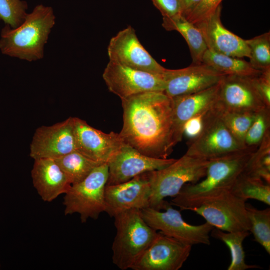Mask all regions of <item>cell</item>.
Wrapping results in <instances>:
<instances>
[{
	"instance_id": "ac0fdd59",
	"label": "cell",
	"mask_w": 270,
	"mask_h": 270,
	"mask_svg": "<svg viewBox=\"0 0 270 270\" xmlns=\"http://www.w3.org/2000/svg\"><path fill=\"white\" fill-rule=\"evenodd\" d=\"M176 160L148 156L124 143L119 152L108 164V175L106 185L122 183L142 174L163 168Z\"/></svg>"
},
{
	"instance_id": "d4e9b609",
	"label": "cell",
	"mask_w": 270,
	"mask_h": 270,
	"mask_svg": "<svg viewBox=\"0 0 270 270\" xmlns=\"http://www.w3.org/2000/svg\"><path fill=\"white\" fill-rule=\"evenodd\" d=\"M230 191L246 201L253 199L270 205V184L244 171L237 178Z\"/></svg>"
},
{
	"instance_id": "83f0119b",
	"label": "cell",
	"mask_w": 270,
	"mask_h": 270,
	"mask_svg": "<svg viewBox=\"0 0 270 270\" xmlns=\"http://www.w3.org/2000/svg\"><path fill=\"white\" fill-rule=\"evenodd\" d=\"M244 172L270 184V134H267L248 160Z\"/></svg>"
},
{
	"instance_id": "3957f363",
	"label": "cell",
	"mask_w": 270,
	"mask_h": 270,
	"mask_svg": "<svg viewBox=\"0 0 270 270\" xmlns=\"http://www.w3.org/2000/svg\"><path fill=\"white\" fill-rule=\"evenodd\" d=\"M55 20L52 7L42 4L36 6L20 26L12 28L6 25L3 28L0 50L4 54L28 62L42 58L44 46Z\"/></svg>"
},
{
	"instance_id": "d6a6232c",
	"label": "cell",
	"mask_w": 270,
	"mask_h": 270,
	"mask_svg": "<svg viewBox=\"0 0 270 270\" xmlns=\"http://www.w3.org/2000/svg\"><path fill=\"white\" fill-rule=\"evenodd\" d=\"M222 0H202L192 12L186 18L195 24L214 12Z\"/></svg>"
},
{
	"instance_id": "4dcf8cb0",
	"label": "cell",
	"mask_w": 270,
	"mask_h": 270,
	"mask_svg": "<svg viewBox=\"0 0 270 270\" xmlns=\"http://www.w3.org/2000/svg\"><path fill=\"white\" fill-rule=\"evenodd\" d=\"M270 108L258 112L244 140L246 148H258L267 134L270 132Z\"/></svg>"
},
{
	"instance_id": "9c48e42d",
	"label": "cell",
	"mask_w": 270,
	"mask_h": 270,
	"mask_svg": "<svg viewBox=\"0 0 270 270\" xmlns=\"http://www.w3.org/2000/svg\"><path fill=\"white\" fill-rule=\"evenodd\" d=\"M246 202L228 190L188 210L204 218L214 228L227 232L249 231Z\"/></svg>"
},
{
	"instance_id": "e0dca14e",
	"label": "cell",
	"mask_w": 270,
	"mask_h": 270,
	"mask_svg": "<svg viewBox=\"0 0 270 270\" xmlns=\"http://www.w3.org/2000/svg\"><path fill=\"white\" fill-rule=\"evenodd\" d=\"M226 74L202 63L180 69L166 68L164 93L170 98L190 94L218 84Z\"/></svg>"
},
{
	"instance_id": "836d02e7",
	"label": "cell",
	"mask_w": 270,
	"mask_h": 270,
	"mask_svg": "<svg viewBox=\"0 0 270 270\" xmlns=\"http://www.w3.org/2000/svg\"><path fill=\"white\" fill-rule=\"evenodd\" d=\"M208 110L192 116L184 124L183 136H184L188 139V142L196 138L201 132L204 126L205 114Z\"/></svg>"
},
{
	"instance_id": "30bf717a",
	"label": "cell",
	"mask_w": 270,
	"mask_h": 270,
	"mask_svg": "<svg viewBox=\"0 0 270 270\" xmlns=\"http://www.w3.org/2000/svg\"><path fill=\"white\" fill-rule=\"evenodd\" d=\"M110 92L123 100L148 92H164L166 83L162 74L132 68L110 60L102 74Z\"/></svg>"
},
{
	"instance_id": "8fae6325",
	"label": "cell",
	"mask_w": 270,
	"mask_h": 270,
	"mask_svg": "<svg viewBox=\"0 0 270 270\" xmlns=\"http://www.w3.org/2000/svg\"><path fill=\"white\" fill-rule=\"evenodd\" d=\"M107 50L110 60L125 66L157 74H162L166 70L141 44L131 26L112 37Z\"/></svg>"
},
{
	"instance_id": "d590c367",
	"label": "cell",
	"mask_w": 270,
	"mask_h": 270,
	"mask_svg": "<svg viewBox=\"0 0 270 270\" xmlns=\"http://www.w3.org/2000/svg\"><path fill=\"white\" fill-rule=\"evenodd\" d=\"M152 1L163 17H170L181 14V6L179 0H152Z\"/></svg>"
},
{
	"instance_id": "603a6c76",
	"label": "cell",
	"mask_w": 270,
	"mask_h": 270,
	"mask_svg": "<svg viewBox=\"0 0 270 270\" xmlns=\"http://www.w3.org/2000/svg\"><path fill=\"white\" fill-rule=\"evenodd\" d=\"M202 63L226 74L254 77L260 74L262 70L254 68L242 58L233 57L207 49L204 54Z\"/></svg>"
},
{
	"instance_id": "6da1fadb",
	"label": "cell",
	"mask_w": 270,
	"mask_h": 270,
	"mask_svg": "<svg viewBox=\"0 0 270 270\" xmlns=\"http://www.w3.org/2000/svg\"><path fill=\"white\" fill-rule=\"evenodd\" d=\"M124 143L148 156L168 158L178 143L172 98L164 92H148L122 100Z\"/></svg>"
},
{
	"instance_id": "2e32d148",
	"label": "cell",
	"mask_w": 270,
	"mask_h": 270,
	"mask_svg": "<svg viewBox=\"0 0 270 270\" xmlns=\"http://www.w3.org/2000/svg\"><path fill=\"white\" fill-rule=\"evenodd\" d=\"M76 150L73 118L36 128L30 145L34 160L55 159Z\"/></svg>"
},
{
	"instance_id": "7402d4cb",
	"label": "cell",
	"mask_w": 270,
	"mask_h": 270,
	"mask_svg": "<svg viewBox=\"0 0 270 270\" xmlns=\"http://www.w3.org/2000/svg\"><path fill=\"white\" fill-rule=\"evenodd\" d=\"M162 27L166 30L178 32L186 40L190 52L192 64L202 63L208 49L204 37L198 28L181 14L163 17Z\"/></svg>"
},
{
	"instance_id": "44dd1931",
	"label": "cell",
	"mask_w": 270,
	"mask_h": 270,
	"mask_svg": "<svg viewBox=\"0 0 270 270\" xmlns=\"http://www.w3.org/2000/svg\"><path fill=\"white\" fill-rule=\"evenodd\" d=\"M220 82L208 88L194 93L172 98L176 137L178 142L182 136L184 122L192 116L210 110L218 101Z\"/></svg>"
},
{
	"instance_id": "4316f807",
	"label": "cell",
	"mask_w": 270,
	"mask_h": 270,
	"mask_svg": "<svg viewBox=\"0 0 270 270\" xmlns=\"http://www.w3.org/2000/svg\"><path fill=\"white\" fill-rule=\"evenodd\" d=\"M246 210L250 224L249 232L254 240L260 244L266 252L270 254V208L258 210L250 204H246Z\"/></svg>"
},
{
	"instance_id": "7a4b0ae2",
	"label": "cell",
	"mask_w": 270,
	"mask_h": 270,
	"mask_svg": "<svg viewBox=\"0 0 270 270\" xmlns=\"http://www.w3.org/2000/svg\"><path fill=\"white\" fill-rule=\"evenodd\" d=\"M257 148H246L209 160L204 179L195 184H186L171 200V205L181 210H188L230 190Z\"/></svg>"
},
{
	"instance_id": "52a82bcc",
	"label": "cell",
	"mask_w": 270,
	"mask_h": 270,
	"mask_svg": "<svg viewBox=\"0 0 270 270\" xmlns=\"http://www.w3.org/2000/svg\"><path fill=\"white\" fill-rule=\"evenodd\" d=\"M216 104L205 114L200 134L188 142L186 155L209 160L246 148L226 127Z\"/></svg>"
},
{
	"instance_id": "1f68e13d",
	"label": "cell",
	"mask_w": 270,
	"mask_h": 270,
	"mask_svg": "<svg viewBox=\"0 0 270 270\" xmlns=\"http://www.w3.org/2000/svg\"><path fill=\"white\" fill-rule=\"evenodd\" d=\"M28 8V4L24 0H0V20L16 28L24 20Z\"/></svg>"
},
{
	"instance_id": "d6986e66",
	"label": "cell",
	"mask_w": 270,
	"mask_h": 270,
	"mask_svg": "<svg viewBox=\"0 0 270 270\" xmlns=\"http://www.w3.org/2000/svg\"><path fill=\"white\" fill-rule=\"evenodd\" d=\"M222 5L194 24L200 31L208 49L229 56L250 58V48L245 40L226 29L222 24Z\"/></svg>"
},
{
	"instance_id": "8d00e7d4",
	"label": "cell",
	"mask_w": 270,
	"mask_h": 270,
	"mask_svg": "<svg viewBox=\"0 0 270 270\" xmlns=\"http://www.w3.org/2000/svg\"><path fill=\"white\" fill-rule=\"evenodd\" d=\"M181 6V14L186 18L202 0H179Z\"/></svg>"
},
{
	"instance_id": "f546056e",
	"label": "cell",
	"mask_w": 270,
	"mask_h": 270,
	"mask_svg": "<svg viewBox=\"0 0 270 270\" xmlns=\"http://www.w3.org/2000/svg\"><path fill=\"white\" fill-rule=\"evenodd\" d=\"M218 107L226 127L234 138L244 146L245 136L256 113L228 112Z\"/></svg>"
},
{
	"instance_id": "484cf974",
	"label": "cell",
	"mask_w": 270,
	"mask_h": 270,
	"mask_svg": "<svg viewBox=\"0 0 270 270\" xmlns=\"http://www.w3.org/2000/svg\"><path fill=\"white\" fill-rule=\"evenodd\" d=\"M54 160L64 171L71 184L82 181L94 168L103 164L89 158L76 150Z\"/></svg>"
},
{
	"instance_id": "cb8c5ba5",
	"label": "cell",
	"mask_w": 270,
	"mask_h": 270,
	"mask_svg": "<svg viewBox=\"0 0 270 270\" xmlns=\"http://www.w3.org/2000/svg\"><path fill=\"white\" fill-rule=\"evenodd\" d=\"M210 233L212 237L224 242L230 250L231 261L228 267V270H246L260 268L257 265L248 264L245 262L242 242L250 234L249 231L227 232L214 228Z\"/></svg>"
},
{
	"instance_id": "9a60e30c",
	"label": "cell",
	"mask_w": 270,
	"mask_h": 270,
	"mask_svg": "<svg viewBox=\"0 0 270 270\" xmlns=\"http://www.w3.org/2000/svg\"><path fill=\"white\" fill-rule=\"evenodd\" d=\"M73 122L76 150L94 161L108 164L124 143L119 134L104 133L78 118Z\"/></svg>"
},
{
	"instance_id": "ffe728a7",
	"label": "cell",
	"mask_w": 270,
	"mask_h": 270,
	"mask_svg": "<svg viewBox=\"0 0 270 270\" xmlns=\"http://www.w3.org/2000/svg\"><path fill=\"white\" fill-rule=\"evenodd\" d=\"M31 174L34 186L44 202H50L64 194L72 185L64 171L52 158L34 160Z\"/></svg>"
},
{
	"instance_id": "4fadbf2b",
	"label": "cell",
	"mask_w": 270,
	"mask_h": 270,
	"mask_svg": "<svg viewBox=\"0 0 270 270\" xmlns=\"http://www.w3.org/2000/svg\"><path fill=\"white\" fill-rule=\"evenodd\" d=\"M150 172L142 174L122 183L106 185L104 212L114 218L128 210H140L150 207Z\"/></svg>"
},
{
	"instance_id": "277c9868",
	"label": "cell",
	"mask_w": 270,
	"mask_h": 270,
	"mask_svg": "<svg viewBox=\"0 0 270 270\" xmlns=\"http://www.w3.org/2000/svg\"><path fill=\"white\" fill-rule=\"evenodd\" d=\"M114 218L116 233L112 247V260L118 268L126 270L150 246L158 232L146 223L140 210H128Z\"/></svg>"
},
{
	"instance_id": "ba28073f",
	"label": "cell",
	"mask_w": 270,
	"mask_h": 270,
	"mask_svg": "<svg viewBox=\"0 0 270 270\" xmlns=\"http://www.w3.org/2000/svg\"><path fill=\"white\" fill-rule=\"evenodd\" d=\"M168 204L161 211L148 207L140 210L146 223L154 230L191 246L210 244V234L214 228L208 222L192 225L182 218L180 211Z\"/></svg>"
},
{
	"instance_id": "5b68a950",
	"label": "cell",
	"mask_w": 270,
	"mask_h": 270,
	"mask_svg": "<svg viewBox=\"0 0 270 270\" xmlns=\"http://www.w3.org/2000/svg\"><path fill=\"white\" fill-rule=\"evenodd\" d=\"M208 162L184 154L169 166L150 172V208L163 210L169 204L166 198H174L186 184H195L205 176Z\"/></svg>"
},
{
	"instance_id": "f1b7e54d",
	"label": "cell",
	"mask_w": 270,
	"mask_h": 270,
	"mask_svg": "<svg viewBox=\"0 0 270 270\" xmlns=\"http://www.w3.org/2000/svg\"><path fill=\"white\" fill-rule=\"evenodd\" d=\"M245 41L250 48V63L252 66L260 70L270 68V32Z\"/></svg>"
},
{
	"instance_id": "e575fe53",
	"label": "cell",
	"mask_w": 270,
	"mask_h": 270,
	"mask_svg": "<svg viewBox=\"0 0 270 270\" xmlns=\"http://www.w3.org/2000/svg\"><path fill=\"white\" fill-rule=\"evenodd\" d=\"M252 78L258 92L270 107V68L262 70L260 74Z\"/></svg>"
},
{
	"instance_id": "5bb4252c",
	"label": "cell",
	"mask_w": 270,
	"mask_h": 270,
	"mask_svg": "<svg viewBox=\"0 0 270 270\" xmlns=\"http://www.w3.org/2000/svg\"><path fill=\"white\" fill-rule=\"evenodd\" d=\"M192 246L160 232L132 266L133 270H178L188 258Z\"/></svg>"
},
{
	"instance_id": "7c38bea8",
	"label": "cell",
	"mask_w": 270,
	"mask_h": 270,
	"mask_svg": "<svg viewBox=\"0 0 270 270\" xmlns=\"http://www.w3.org/2000/svg\"><path fill=\"white\" fill-rule=\"evenodd\" d=\"M252 77L225 75L220 81L216 104L228 112H258L268 107L258 92Z\"/></svg>"
},
{
	"instance_id": "8992f818",
	"label": "cell",
	"mask_w": 270,
	"mask_h": 270,
	"mask_svg": "<svg viewBox=\"0 0 270 270\" xmlns=\"http://www.w3.org/2000/svg\"><path fill=\"white\" fill-rule=\"evenodd\" d=\"M108 175V164L96 168L82 181L72 184L64 194V214L78 213L82 223L96 220L105 211L104 190Z\"/></svg>"
}]
</instances>
